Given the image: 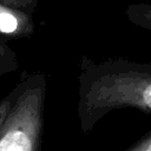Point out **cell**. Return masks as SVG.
Wrapping results in <instances>:
<instances>
[{
    "label": "cell",
    "mask_w": 151,
    "mask_h": 151,
    "mask_svg": "<svg viewBox=\"0 0 151 151\" xmlns=\"http://www.w3.org/2000/svg\"><path fill=\"white\" fill-rule=\"evenodd\" d=\"M19 68L15 53L4 42L0 41V76L14 72Z\"/></svg>",
    "instance_id": "8992f818"
},
{
    "label": "cell",
    "mask_w": 151,
    "mask_h": 151,
    "mask_svg": "<svg viewBox=\"0 0 151 151\" xmlns=\"http://www.w3.org/2000/svg\"><path fill=\"white\" fill-rule=\"evenodd\" d=\"M47 78H25L22 91L0 132V151H40Z\"/></svg>",
    "instance_id": "7a4b0ae2"
},
{
    "label": "cell",
    "mask_w": 151,
    "mask_h": 151,
    "mask_svg": "<svg viewBox=\"0 0 151 151\" xmlns=\"http://www.w3.org/2000/svg\"><path fill=\"white\" fill-rule=\"evenodd\" d=\"M126 151H151V132L139 139L134 145H132Z\"/></svg>",
    "instance_id": "ba28073f"
},
{
    "label": "cell",
    "mask_w": 151,
    "mask_h": 151,
    "mask_svg": "<svg viewBox=\"0 0 151 151\" xmlns=\"http://www.w3.org/2000/svg\"><path fill=\"white\" fill-rule=\"evenodd\" d=\"M29 13L0 4V33L12 38L27 37L33 32Z\"/></svg>",
    "instance_id": "3957f363"
},
{
    "label": "cell",
    "mask_w": 151,
    "mask_h": 151,
    "mask_svg": "<svg viewBox=\"0 0 151 151\" xmlns=\"http://www.w3.org/2000/svg\"><path fill=\"white\" fill-rule=\"evenodd\" d=\"M127 19L144 29L151 32V4H133L126 9Z\"/></svg>",
    "instance_id": "277c9868"
},
{
    "label": "cell",
    "mask_w": 151,
    "mask_h": 151,
    "mask_svg": "<svg viewBox=\"0 0 151 151\" xmlns=\"http://www.w3.org/2000/svg\"><path fill=\"white\" fill-rule=\"evenodd\" d=\"M1 5L24 11L26 13H32L35 7H37V1L35 0H0Z\"/></svg>",
    "instance_id": "52a82bcc"
},
{
    "label": "cell",
    "mask_w": 151,
    "mask_h": 151,
    "mask_svg": "<svg viewBox=\"0 0 151 151\" xmlns=\"http://www.w3.org/2000/svg\"><path fill=\"white\" fill-rule=\"evenodd\" d=\"M24 85H25V79H22L5 98H2L0 100V132H1L5 123L7 122V118L9 117V113H11L13 106L15 105V101L18 100Z\"/></svg>",
    "instance_id": "5b68a950"
},
{
    "label": "cell",
    "mask_w": 151,
    "mask_h": 151,
    "mask_svg": "<svg viewBox=\"0 0 151 151\" xmlns=\"http://www.w3.org/2000/svg\"><path fill=\"white\" fill-rule=\"evenodd\" d=\"M77 113L83 133H88L107 113L132 107L151 113V64L126 59L94 63L83 58Z\"/></svg>",
    "instance_id": "6da1fadb"
}]
</instances>
